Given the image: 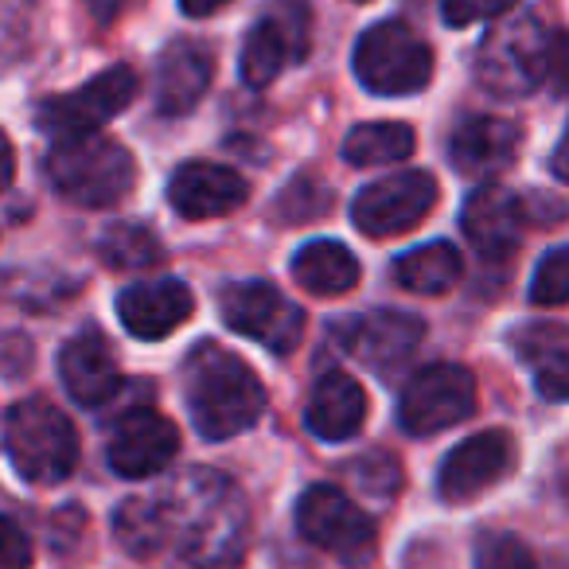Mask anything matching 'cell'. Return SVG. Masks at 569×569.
Listing matches in <instances>:
<instances>
[{
    "label": "cell",
    "instance_id": "cell-1",
    "mask_svg": "<svg viewBox=\"0 0 569 569\" xmlns=\"http://www.w3.org/2000/svg\"><path fill=\"white\" fill-rule=\"evenodd\" d=\"M164 546L196 569H234L250 546V503L230 476L191 468L157 499Z\"/></svg>",
    "mask_w": 569,
    "mask_h": 569
},
{
    "label": "cell",
    "instance_id": "cell-2",
    "mask_svg": "<svg viewBox=\"0 0 569 569\" xmlns=\"http://www.w3.org/2000/svg\"><path fill=\"white\" fill-rule=\"evenodd\" d=\"M183 402L203 441H227L261 418L266 387L242 356L219 343H199L183 363Z\"/></svg>",
    "mask_w": 569,
    "mask_h": 569
},
{
    "label": "cell",
    "instance_id": "cell-3",
    "mask_svg": "<svg viewBox=\"0 0 569 569\" xmlns=\"http://www.w3.org/2000/svg\"><path fill=\"white\" fill-rule=\"evenodd\" d=\"M561 71V36L538 12H515L488 28L476 51V79L496 98H527Z\"/></svg>",
    "mask_w": 569,
    "mask_h": 569
},
{
    "label": "cell",
    "instance_id": "cell-4",
    "mask_svg": "<svg viewBox=\"0 0 569 569\" xmlns=\"http://www.w3.org/2000/svg\"><path fill=\"white\" fill-rule=\"evenodd\" d=\"M48 176L63 199L79 207H113L133 191L137 164L129 149L113 137L102 133H79L59 137L48 152Z\"/></svg>",
    "mask_w": 569,
    "mask_h": 569
},
{
    "label": "cell",
    "instance_id": "cell-5",
    "mask_svg": "<svg viewBox=\"0 0 569 569\" xmlns=\"http://www.w3.org/2000/svg\"><path fill=\"white\" fill-rule=\"evenodd\" d=\"M4 449L28 483H63L79 465V433L71 418L43 398L17 402L4 413Z\"/></svg>",
    "mask_w": 569,
    "mask_h": 569
},
{
    "label": "cell",
    "instance_id": "cell-6",
    "mask_svg": "<svg viewBox=\"0 0 569 569\" xmlns=\"http://www.w3.org/2000/svg\"><path fill=\"white\" fill-rule=\"evenodd\" d=\"M356 74L371 94L406 98L433 79V51L402 20H382L367 28L356 43Z\"/></svg>",
    "mask_w": 569,
    "mask_h": 569
},
{
    "label": "cell",
    "instance_id": "cell-7",
    "mask_svg": "<svg viewBox=\"0 0 569 569\" xmlns=\"http://www.w3.org/2000/svg\"><path fill=\"white\" fill-rule=\"evenodd\" d=\"M297 527H301L305 542L340 558L343 566H367L379 550L371 515L359 503H351L332 483H317V488L305 491L301 503H297Z\"/></svg>",
    "mask_w": 569,
    "mask_h": 569
},
{
    "label": "cell",
    "instance_id": "cell-8",
    "mask_svg": "<svg viewBox=\"0 0 569 569\" xmlns=\"http://www.w3.org/2000/svg\"><path fill=\"white\" fill-rule=\"evenodd\" d=\"M312 48V9L309 0H269L266 12L253 20L242 43V79L261 90L284 71L301 63Z\"/></svg>",
    "mask_w": 569,
    "mask_h": 569
},
{
    "label": "cell",
    "instance_id": "cell-9",
    "mask_svg": "<svg viewBox=\"0 0 569 569\" xmlns=\"http://www.w3.org/2000/svg\"><path fill=\"white\" fill-rule=\"evenodd\" d=\"M219 312L230 332L258 340L273 356H293L305 336V312L269 281H238L219 293Z\"/></svg>",
    "mask_w": 569,
    "mask_h": 569
},
{
    "label": "cell",
    "instance_id": "cell-10",
    "mask_svg": "<svg viewBox=\"0 0 569 569\" xmlns=\"http://www.w3.org/2000/svg\"><path fill=\"white\" fill-rule=\"evenodd\" d=\"M476 410V379L457 363H433L406 382L398 398V426L410 437H429L460 426Z\"/></svg>",
    "mask_w": 569,
    "mask_h": 569
},
{
    "label": "cell",
    "instance_id": "cell-11",
    "mask_svg": "<svg viewBox=\"0 0 569 569\" xmlns=\"http://www.w3.org/2000/svg\"><path fill=\"white\" fill-rule=\"evenodd\" d=\"M558 227V214L542 211V203L530 196H515L503 188H480L468 196L460 211V230L483 253V258H507L519 250L527 227Z\"/></svg>",
    "mask_w": 569,
    "mask_h": 569
},
{
    "label": "cell",
    "instance_id": "cell-12",
    "mask_svg": "<svg viewBox=\"0 0 569 569\" xmlns=\"http://www.w3.org/2000/svg\"><path fill=\"white\" fill-rule=\"evenodd\" d=\"M437 207V180L421 168L395 172L379 183H367L351 203V219L367 238H395L421 227L429 211Z\"/></svg>",
    "mask_w": 569,
    "mask_h": 569
},
{
    "label": "cell",
    "instance_id": "cell-13",
    "mask_svg": "<svg viewBox=\"0 0 569 569\" xmlns=\"http://www.w3.org/2000/svg\"><path fill=\"white\" fill-rule=\"evenodd\" d=\"M133 98H137L133 67H110V71L82 82L79 90H71V94H59V98H51V102H43L36 121H40V129H48V133H56V137L98 133V129L110 118H118Z\"/></svg>",
    "mask_w": 569,
    "mask_h": 569
},
{
    "label": "cell",
    "instance_id": "cell-14",
    "mask_svg": "<svg viewBox=\"0 0 569 569\" xmlns=\"http://www.w3.org/2000/svg\"><path fill=\"white\" fill-rule=\"evenodd\" d=\"M515 437L503 429H483V433L460 441L457 449L445 457L441 472H437V496L445 503H468V499L483 496L496 488L507 472L515 468Z\"/></svg>",
    "mask_w": 569,
    "mask_h": 569
},
{
    "label": "cell",
    "instance_id": "cell-15",
    "mask_svg": "<svg viewBox=\"0 0 569 569\" xmlns=\"http://www.w3.org/2000/svg\"><path fill=\"white\" fill-rule=\"evenodd\" d=\"M176 452H180V433L172 421L157 410H133L113 429L106 460L121 480H144L164 472Z\"/></svg>",
    "mask_w": 569,
    "mask_h": 569
},
{
    "label": "cell",
    "instance_id": "cell-16",
    "mask_svg": "<svg viewBox=\"0 0 569 569\" xmlns=\"http://www.w3.org/2000/svg\"><path fill=\"white\" fill-rule=\"evenodd\" d=\"M421 336H426V325L418 317L382 309V312H367V317H359L348 328V351L367 371L382 375V379H395L413 359Z\"/></svg>",
    "mask_w": 569,
    "mask_h": 569
},
{
    "label": "cell",
    "instance_id": "cell-17",
    "mask_svg": "<svg viewBox=\"0 0 569 569\" xmlns=\"http://www.w3.org/2000/svg\"><path fill=\"white\" fill-rule=\"evenodd\" d=\"M59 379H63L71 402H79L82 410H98L110 402L121 390V367L110 340L98 328L71 336L59 351Z\"/></svg>",
    "mask_w": 569,
    "mask_h": 569
},
{
    "label": "cell",
    "instance_id": "cell-18",
    "mask_svg": "<svg viewBox=\"0 0 569 569\" xmlns=\"http://www.w3.org/2000/svg\"><path fill=\"white\" fill-rule=\"evenodd\" d=\"M250 188L246 180L227 164H211V160H191V164L176 168L172 183H168V199L172 211L183 219H222V214L238 211L246 203Z\"/></svg>",
    "mask_w": 569,
    "mask_h": 569
},
{
    "label": "cell",
    "instance_id": "cell-19",
    "mask_svg": "<svg viewBox=\"0 0 569 569\" xmlns=\"http://www.w3.org/2000/svg\"><path fill=\"white\" fill-rule=\"evenodd\" d=\"M196 312V297L183 281H149V284H129L118 297V317L129 336L137 340H164L188 317Z\"/></svg>",
    "mask_w": 569,
    "mask_h": 569
},
{
    "label": "cell",
    "instance_id": "cell-20",
    "mask_svg": "<svg viewBox=\"0 0 569 569\" xmlns=\"http://www.w3.org/2000/svg\"><path fill=\"white\" fill-rule=\"evenodd\" d=\"M519 129L503 118H465L449 141L452 168L468 180H491L507 172L519 152Z\"/></svg>",
    "mask_w": 569,
    "mask_h": 569
},
{
    "label": "cell",
    "instance_id": "cell-21",
    "mask_svg": "<svg viewBox=\"0 0 569 569\" xmlns=\"http://www.w3.org/2000/svg\"><path fill=\"white\" fill-rule=\"evenodd\" d=\"M367 421V395L351 375L328 371L325 379L312 387L309 406H305V426L312 437L328 445L351 441Z\"/></svg>",
    "mask_w": 569,
    "mask_h": 569
},
{
    "label": "cell",
    "instance_id": "cell-22",
    "mask_svg": "<svg viewBox=\"0 0 569 569\" xmlns=\"http://www.w3.org/2000/svg\"><path fill=\"white\" fill-rule=\"evenodd\" d=\"M214 74V59L203 43L176 40L164 48L157 67V106L168 118H180L199 106V98L207 94Z\"/></svg>",
    "mask_w": 569,
    "mask_h": 569
},
{
    "label": "cell",
    "instance_id": "cell-23",
    "mask_svg": "<svg viewBox=\"0 0 569 569\" xmlns=\"http://www.w3.org/2000/svg\"><path fill=\"white\" fill-rule=\"evenodd\" d=\"M515 351L535 375V387L550 402H561L569 395V332L553 320L527 325L515 332Z\"/></svg>",
    "mask_w": 569,
    "mask_h": 569
},
{
    "label": "cell",
    "instance_id": "cell-24",
    "mask_svg": "<svg viewBox=\"0 0 569 569\" xmlns=\"http://www.w3.org/2000/svg\"><path fill=\"white\" fill-rule=\"evenodd\" d=\"M293 281L305 293L317 297H340L359 284V258L336 238H317L301 246L293 258Z\"/></svg>",
    "mask_w": 569,
    "mask_h": 569
},
{
    "label": "cell",
    "instance_id": "cell-25",
    "mask_svg": "<svg viewBox=\"0 0 569 569\" xmlns=\"http://www.w3.org/2000/svg\"><path fill=\"white\" fill-rule=\"evenodd\" d=\"M460 277H465V258H460L457 246H449V242L413 246V250H406L402 258L395 261V281L421 297L449 293Z\"/></svg>",
    "mask_w": 569,
    "mask_h": 569
},
{
    "label": "cell",
    "instance_id": "cell-26",
    "mask_svg": "<svg viewBox=\"0 0 569 569\" xmlns=\"http://www.w3.org/2000/svg\"><path fill=\"white\" fill-rule=\"evenodd\" d=\"M418 149V137L402 121H367L356 126L343 141V160L356 168H382L398 164V160H410Z\"/></svg>",
    "mask_w": 569,
    "mask_h": 569
},
{
    "label": "cell",
    "instance_id": "cell-27",
    "mask_svg": "<svg viewBox=\"0 0 569 569\" xmlns=\"http://www.w3.org/2000/svg\"><path fill=\"white\" fill-rule=\"evenodd\" d=\"M113 530H118V542L137 558H152L164 550V522H160L157 499H126L113 515Z\"/></svg>",
    "mask_w": 569,
    "mask_h": 569
},
{
    "label": "cell",
    "instance_id": "cell-28",
    "mask_svg": "<svg viewBox=\"0 0 569 569\" xmlns=\"http://www.w3.org/2000/svg\"><path fill=\"white\" fill-rule=\"evenodd\" d=\"M98 253H102V261L113 269H149L160 261V242L141 222H113V227L98 238Z\"/></svg>",
    "mask_w": 569,
    "mask_h": 569
},
{
    "label": "cell",
    "instance_id": "cell-29",
    "mask_svg": "<svg viewBox=\"0 0 569 569\" xmlns=\"http://www.w3.org/2000/svg\"><path fill=\"white\" fill-rule=\"evenodd\" d=\"M328 207H332V191H328L325 183L301 176V180L289 183V188L281 191V199H277V219H284L289 227H301V222H312V219H320V214H328Z\"/></svg>",
    "mask_w": 569,
    "mask_h": 569
},
{
    "label": "cell",
    "instance_id": "cell-30",
    "mask_svg": "<svg viewBox=\"0 0 569 569\" xmlns=\"http://www.w3.org/2000/svg\"><path fill=\"white\" fill-rule=\"evenodd\" d=\"M530 301L542 305V309H561L569 301V250L566 246H553L535 269V281H530Z\"/></svg>",
    "mask_w": 569,
    "mask_h": 569
},
{
    "label": "cell",
    "instance_id": "cell-31",
    "mask_svg": "<svg viewBox=\"0 0 569 569\" xmlns=\"http://www.w3.org/2000/svg\"><path fill=\"white\" fill-rule=\"evenodd\" d=\"M476 569H538V561L522 538L496 530L476 542Z\"/></svg>",
    "mask_w": 569,
    "mask_h": 569
},
{
    "label": "cell",
    "instance_id": "cell-32",
    "mask_svg": "<svg viewBox=\"0 0 569 569\" xmlns=\"http://www.w3.org/2000/svg\"><path fill=\"white\" fill-rule=\"evenodd\" d=\"M351 476H356L367 491H375V496H382V499L395 496L398 483H402V468H398V460L390 457V452H371V457L356 460Z\"/></svg>",
    "mask_w": 569,
    "mask_h": 569
},
{
    "label": "cell",
    "instance_id": "cell-33",
    "mask_svg": "<svg viewBox=\"0 0 569 569\" xmlns=\"http://www.w3.org/2000/svg\"><path fill=\"white\" fill-rule=\"evenodd\" d=\"M515 4H519V0H445L441 17H445V24H452V28H468V24H476V20L503 17Z\"/></svg>",
    "mask_w": 569,
    "mask_h": 569
},
{
    "label": "cell",
    "instance_id": "cell-34",
    "mask_svg": "<svg viewBox=\"0 0 569 569\" xmlns=\"http://www.w3.org/2000/svg\"><path fill=\"white\" fill-rule=\"evenodd\" d=\"M32 566V542L12 519L0 515V569H28Z\"/></svg>",
    "mask_w": 569,
    "mask_h": 569
},
{
    "label": "cell",
    "instance_id": "cell-35",
    "mask_svg": "<svg viewBox=\"0 0 569 569\" xmlns=\"http://www.w3.org/2000/svg\"><path fill=\"white\" fill-rule=\"evenodd\" d=\"M12 176H17V152H12V141L0 133V191L9 188Z\"/></svg>",
    "mask_w": 569,
    "mask_h": 569
},
{
    "label": "cell",
    "instance_id": "cell-36",
    "mask_svg": "<svg viewBox=\"0 0 569 569\" xmlns=\"http://www.w3.org/2000/svg\"><path fill=\"white\" fill-rule=\"evenodd\" d=\"M222 4H230V0H180L183 17H211V12H219Z\"/></svg>",
    "mask_w": 569,
    "mask_h": 569
},
{
    "label": "cell",
    "instance_id": "cell-37",
    "mask_svg": "<svg viewBox=\"0 0 569 569\" xmlns=\"http://www.w3.org/2000/svg\"><path fill=\"white\" fill-rule=\"evenodd\" d=\"M82 4H87V9L94 12L98 20H110L113 12H118L121 4H126V0H82Z\"/></svg>",
    "mask_w": 569,
    "mask_h": 569
},
{
    "label": "cell",
    "instance_id": "cell-38",
    "mask_svg": "<svg viewBox=\"0 0 569 569\" xmlns=\"http://www.w3.org/2000/svg\"><path fill=\"white\" fill-rule=\"evenodd\" d=\"M553 176H558L561 183H566V137H561V144H558V152H553Z\"/></svg>",
    "mask_w": 569,
    "mask_h": 569
}]
</instances>
